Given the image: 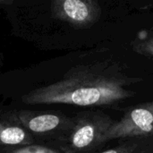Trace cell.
<instances>
[{
	"label": "cell",
	"mask_w": 153,
	"mask_h": 153,
	"mask_svg": "<svg viewBox=\"0 0 153 153\" xmlns=\"http://www.w3.org/2000/svg\"><path fill=\"white\" fill-rule=\"evenodd\" d=\"M142 81L129 76L115 61H95L74 66L62 80L30 91L22 101L29 105L116 107L135 96L136 91L127 87Z\"/></svg>",
	"instance_id": "6da1fadb"
},
{
	"label": "cell",
	"mask_w": 153,
	"mask_h": 153,
	"mask_svg": "<svg viewBox=\"0 0 153 153\" xmlns=\"http://www.w3.org/2000/svg\"><path fill=\"white\" fill-rule=\"evenodd\" d=\"M114 120L101 110H85L73 117L68 130L51 146L62 153H98L107 145L105 134L113 126Z\"/></svg>",
	"instance_id": "7a4b0ae2"
},
{
	"label": "cell",
	"mask_w": 153,
	"mask_h": 153,
	"mask_svg": "<svg viewBox=\"0 0 153 153\" xmlns=\"http://www.w3.org/2000/svg\"><path fill=\"white\" fill-rule=\"evenodd\" d=\"M2 120L25 129L34 139L39 138L50 144L61 137L72 125L73 117L60 112H33L14 110L1 116Z\"/></svg>",
	"instance_id": "3957f363"
},
{
	"label": "cell",
	"mask_w": 153,
	"mask_h": 153,
	"mask_svg": "<svg viewBox=\"0 0 153 153\" xmlns=\"http://www.w3.org/2000/svg\"><path fill=\"white\" fill-rule=\"evenodd\" d=\"M153 136V101L131 107L115 121L105 134L104 142Z\"/></svg>",
	"instance_id": "277c9868"
},
{
	"label": "cell",
	"mask_w": 153,
	"mask_h": 153,
	"mask_svg": "<svg viewBox=\"0 0 153 153\" xmlns=\"http://www.w3.org/2000/svg\"><path fill=\"white\" fill-rule=\"evenodd\" d=\"M53 16L78 29L94 25L101 16V6L95 0H56L52 2Z\"/></svg>",
	"instance_id": "5b68a950"
},
{
	"label": "cell",
	"mask_w": 153,
	"mask_h": 153,
	"mask_svg": "<svg viewBox=\"0 0 153 153\" xmlns=\"http://www.w3.org/2000/svg\"><path fill=\"white\" fill-rule=\"evenodd\" d=\"M35 139L22 126L0 121V149L16 148L33 144Z\"/></svg>",
	"instance_id": "8992f818"
},
{
	"label": "cell",
	"mask_w": 153,
	"mask_h": 153,
	"mask_svg": "<svg viewBox=\"0 0 153 153\" xmlns=\"http://www.w3.org/2000/svg\"><path fill=\"white\" fill-rule=\"evenodd\" d=\"M119 141L117 145L98 153H153V136Z\"/></svg>",
	"instance_id": "52a82bcc"
},
{
	"label": "cell",
	"mask_w": 153,
	"mask_h": 153,
	"mask_svg": "<svg viewBox=\"0 0 153 153\" xmlns=\"http://www.w3.org/2000/svg\"><path fill=\"white\" fill-rule=\"evenodd\" d=\"M131 47L134 52L153 58V27L139 32L131 42Z\"/></svg>",
	"instance_id": "ba28073f"
},
{
	"label": "cell",
	"mask_w": 153,
	"mask_h": 153,
	"mask_svg": "<svg viewBox=\"0 0 153 153\" xmlns=\"http://www.w3.org/2000/svg\"><path fill=\"white\" fill-rule=\"evenodd\" d=\"M0 153H62L53 147H47L44 145L31 144L22 147L0 149Z\"/></svg>",
	"instance_id": "9c48e42d"
},
{
	"label": "cell",
	"mask_w": 153,
	"mask_h": 153,
	"mask_svg": "<svg viewBox=\"0 0 153 153\" xmlns=\"http://www.w3.org/2000/svg\"><path fill=\"white\" fill-rule=\"evenodd\" d=\"M11 4H13L12 0H0V5H6Z\"/></svg>",
	"instance_id": "30bf717a"
}]
</instances>
